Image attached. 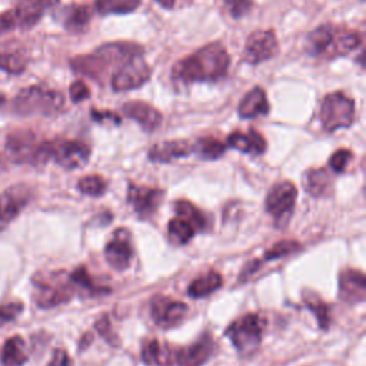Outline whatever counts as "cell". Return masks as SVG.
<instances>
[{
	"label": "cell",
	"mask_w": 366,
	"mask_h": 366,
	"mask_svg": "<svg viewBox=\"0 0 366 366\" xmlns=\"http://www.w3.org/2000/svg\"><path fill=\"white\" fill-rule=\"evenodd\" d=\"M297 197L296 186L289 182H280L274 184L266 197V210L276 222H286L292 214Z\"/></svg>",
	"instance_id": "cell-10"
},
{
	"label": "cell",
	"mask_w": 366,
	"mask_h": 366,
	"mask_svg": "<svg viewBox=\"0 0 366 366\" xmlns=\"http://www.w3.org/2000/svg\"><path fill=\"white\" fill-rule=\"evenodd\" d=\"M360 43L362 36L356 30L333 24H322L307 34L306 51L313 57L333 59L349 54L359 47Z\"/></svg>",
	"instance_id": "cell-3"
},
{
	"label": "cell",
	"mask_w": 366,
	"mask_h": 366,
	"mask_svg": "<svg viewBox=\"0 0 366 366\" xmlns=\"http://www.w3.org/2000/svg\"><path fill=\"white\" fill-rule=\"evenodd\" d=\"M96 329H97V332H99L103 337L107 339L109 343L114 345V339H113L114 335H113L112 330H110V323H109L107 316H102V317L96 322Z\"/></svg>",
	"instance_id": "cell-43"
},
{
	"label": "cell",
	"mask_w": 366,
	"mask_h": 366,
	"mask_svg": "<svg viewBox=\"0 0 366 366\" xmlns=\"http://www.w3.org/2000/svg\"><path fill=\"white\" fill-rule=\"evenodd\" d=\"M167 230H169L170 239L176 244H186V243H189L192 240V237L194 236V233H196L194 227L189 222L182 219V217L172 219L169 222Z\"/></svg>",
	"instance_id": "cell-34"
},
{
	"label": "cell",
	"mask_w": 366,
	"mask_h": 366,
	"mask_svg": "<svg viewBox=\"0 0 366 366\" xmlns=\"http://www.w3.org/2000/svg\"><path fill=\"white\" fill-rule=\"evenodd\" d=\"M142 359L147 365H159V366H172L173 365V352L160 345L157 340H149L143 345Z\"/></svg>",
	"instance_id": "cell-29"
},
{
	"label": "cell",
	"mask_w": 366,
	"mask_h": 366,
	"mask_svg": "<svg viewBox=\"0 0 366 366\" xmlns=\"http://www.w3.org/2000/svg\"><path fill=\"white\" fill-rule=\"evenodd\" d=\"M89 96H90V90H89V87L86 86L84 81L77 80V81H74V83L70 86V97H71V100H73L74 103L83 102V100L89 99Z\"/></svg>",
	"instance_id": "cell-41"
},
{
	"label": "cell",
	"mask_w": 366,
	"mask_h": 366,
	"mask_svg": "<svg viewBox=\"0 0 366 366\" xmlns=\"http://www.w3.org/2000/svg\"><path fill=\"white\" fill-rule=\"evenodd\" d=\"M224 150L226 144L214 137H202L193 146V152H196L202 159L206 160L219 159L224 153Z\"/></svg>",
	"instance_id": "cell-33"
},
{
	"label": "cell",
	"mask_w": 366,
	"mask_h": 366,
	"mask_svg": "<svg viewBox=\"0 0 366 366\" xmlns=\"http://www.w3.org/2000/svg\"><path fill=\"white\" fill-rule=\"evenodd\" d=\"M64 106V96L53 89L43 86H30L14 97L13 112L20 116H53L57 114Z\"/></svg>",
	"instance_id": "cell-4"
},
{
	"label": "cell",
	"mask_w": 366,
	"mask_h": 366,
	"mask_svg": "<svg viewBox=\"0 0 366 366\" xmlns=\"http://www.w3.org/2000/svg\"><path fill=\"white\" fill-rule=\"evenodd\" d=\"M3 102H4V96H3V94H0V106L3 104Z\"/></svg>",
	"instance_id": "cell-46"
},
{
	"label": "cell",
	"mask_w": 366,
	"mask_h": 366,
	"mask_svg": "<svg viewBox=\"0 0 366 366\" xmlns=\"http://www.w3.org/2000/svg\"><path fill=\"white\" fill-rule=\"evenodd\" d=\"M133 256L132 244L129 242V233L124 229H119L113 233V239L104 247V257L110 267L114 270H124L129 267Z\"/></svg>",
	"instance_id": "cell-16"
},
{
	"label": "cell",
	"mask_w": 366,
	"mask_h": 366,
	"mask_svg": "<svg viewBox=\"0 0 366 366\" xmlns=\"http://www.w3.org/2000/svg\"><path fill=\"white\" fill-rule=\"evenodd\" d=\"M106 187H107L106 180H104L102 176H99V174L84 176V177L80 179L79 183H77V189H79L83 194L93 196V197L102 196V194L106 192Z\"/></svg>",
	"instance_id": "cell-36"
},
{
	"label": "cell",
	"mask_w": 366,
	"mask_h": 366,
	"mask_svg": "<svg viewBox=\"0 0 366 366\" xmlns=\"http://www.w3.org/2000/svg\"><path fill=\"white\" fill-rule=\"evenodd\" d=\"M263 330L264 319L257 313H247L234 320L224 333L239 352H250L260 345Z\"/></svg>",
	"instance_id": "cell-8"
},
{
	"label": "cell",
	"mask_w": 366,
	"mask_h": 366,
	"mask_svg": "<svg viewBox=\"0 0 366 366\" xmlns=\"http://www.w3.org/2000/svg\"><path fill=\"white\" fill-rule=\"evenodd\" d=\"M36 303L43 309H50L67 303L74 295V285L70 277L64 279L63 273H51L46 277L36 279Z\"/></svg>",
	"instance_id": "cell-7"
},
{
	"label": "cell",
	"mask_w": 366,
	"mask_h": 366,
	"mask_svg": "<svg viewBox=\"0 0 366 366\" xmlns=\"http://www.w3.org/2000/svg\"><path fill=\"white\" fill-rule=\"evenodd\" d=\"M49 366H71V359L63 349H56Z\"/></svg>",
	"instance_id": "cell-44"
},
{
	"label": "cell",
	"mask_w": 366,
	"mask_h": 366,
	"mask_svg": "<svg viewBox=\"0 0 366 366\" xmlns=\"http://www.w3.org/2000/svg\"><path fill=\"white\" fill-rule=\"evenodd\" d=\"M164 9H172L174 6V0H154Z\"/></svg>",
	"instance_id": "cell-45"
},
{
	"label": "cell",
	"mask_w": 366,
	"mask_h": 366,
	"mask_svg": "<svg viewBox=\"0 0 366 366\" xmlns=\"http://www.w3.org/2000/svg\"><path fill=\"white\" fill-rule=\"evenodd\" d=\"M230 56L220 43H210L179 60L172 69V77L183 84L194 81H217L227 74Z\"/></svg>",
	"instance_id": "cell-1"
},
{
	"label": "cell",
	"mask_w": 366,
	"mask_h": 366,
	"mask_svg": "<svg viewBox=\"0 0 366 366\" xmlns=\"http://www.w3.org/2000/svg\"><path fill=\"white\" fill-rule=\"evenodd\" d=\"M355 120V102L342 92H333L323 97L320 104V122L326 132L349 127Z\"/></svg>",
	"instance_id": "cell-6"
},
{
	"label": "cell",
	"mask_w": 366,
	"mask_h": 366,
	"mask_svg": "<svg viewBox=\"0 0 366 366\" xmlns=\"http://www.w3.org/2000/svg\"><path fill=\"white\" fill-rule=\"evenodd\" d=\"M29 355L26 343L20 336H11L6 340L1 350V362L4 366H21L27 362Z\"/></svg>",
	"instance_id": "cell-28"
},
{
	"label": "cell",
	"mask_w": 366,
	"mask_h": 366,
	"mask_svg": "<svg viewBox=\"0 0 366 366\" xmlns=\"http://www.w3.org/2000/svg\"><path fill=\"white\" fill-rule=\"evenodd\" d=\"M303 187L313 197H325L332 192V176L326 169H309L303 174Z\"/></svg>",
	"instance_id": "cell-25"
},
{
	"label": "cell",
	"mask_w": 366,
	"mask_h": 366,
	"mask_svg": "<svg viewBox=\"0 0 366 366\" xmlns=\"http://www.w3.org/2000/svg\"><path fill=\"white\" fill-rule=\"evenodd\" d=\"M302 296L307 309L316 316L319 327L327 329L330 323V316H329V306L326 305V302L313 290H303Z\"/></svg>",
	"instance_id": "cell-31"
},
{
	"label": "cell",
	"mask_w": 366,
	"mask_h": 366,
	"mask_svg": "<svg viewBox=\"0 0 366 366\" xmlns=\"http://www.w3.org/2000/svg\"><path fill=\"white\" fill-rule=\"evenodd\" d=\"M93 11L89 6L86 4H71L69 7H66L64 10V27L71 31V33H80L83 31L90 20H92Z\"/></svg>",
	"instance_id": "cell-26"
},
{
	"label": "cell",
	"mask_w": 366,
	"mask_h": 366,
	"mask_svg": "<svg viewBox=\"0 0 366 366\" xmlns=\"http://www.w3.org/2000/svg\"><path fill=\"white\" fill-rule=\"evenodd\" d=\"M59 0H19L14 10L17 17V24L21 27L34 26L43 14L53 9Z\"/></svg>",
	"instance_id": "cell-20"
},
{
	"label": "cell",
	"mask_w": 366,
	"mask_h": 366,
	"mask_svg": "<svg viewBox=\"0 0 366 366\" xmlns=\"http://www.w3.org/2000/svg\"><path fill=\"white\" fill-rule=\"evenodd\" d=\"M17 24V17L14 10H6L0 13V34L11 31Z\"/></svg>",
	"instance_id": "cell-40"
},
{
	"label": "cell",
	"mask_w": 366,
	"mask_h": 366,
	"mask_svg": "<svg viewBox=\"0 0 366 366\" xmlns=\"http://www.w3.org/2000/svg\"><path fill=\"white\" fill-rule=\"evenodd\" d=\"M152 76V69L143 54L130 57L113 73L110 84L114 92H127L143 86Z\"/></svg>",
	"instance_id": "cell-9"
},
{
	"label": "cell",
	"mask_w": 366,
	"mask_h": 366,
	"mask_svg": "<svg viewBox=\"0 0 366 366\" xmlns=\"http://www.w3.org/2000/svg\"><path fill=\"white\" fill-rule=\"evenodd\" d=\"M269 102L266 92L256 86L252 90H249L244 97L240 100L237 113L243 119H253L257 116H264L269 113Z\"/></svg>",
	"instance_id": "cell-23"
},
{
	"label": "cell",
	"mask_w": 366,
	"mask_h": 366,
	"mask_svg": "<svg viewBox=\"0 0 366 366\" xmlns=\"http://www.w3.org/2000/svg\"><path fill=\"white\" fill-rule=\"evenodd\" d=\"M140 6V0H96L94 7L100 14H126Z\"/></svg>",
	"instance_id": "cell-32"
},
{
	"label": "cell",
	"mask_w": 366,
	"mask_h": 366,
	"mask_svg": "<svg viewBox=\"0 0 366 366\" xmlns=\"http://www.w3.org/2000/svg\"><path fill=\"white\" fill-rule=\"evenodd\" d=\"M126 117L137 122L144 132H154L162 123L160 112L142 100H132L123 104L122 107Z\"/></svg>",
	"instance_id": "cell-19"
},
{
	"label": "cell",
	"mask_w": 366,
	"mask_h": 366,
	"mask_svg": "<svg viewBox=\"0 0 366 366\" xmlns=\"http://www.w3.org/2000/svg\"><path fill=\"white\" fill-rule=\"evenodd\" d=\"M226 9L233 19H240L252 10V0H224Z\"/></svg>",
	"instance_id": "cell-39"
},
{
	"label": "cell",
	"mask_w": 366,
	"mask_h": 366,
	"mask_svg": "<svg viewBox=\"0 0 366 366\" xmlns=\"http://www.w3.org/2000/svg\"><path fill=\"white\" fill-rule=\"evenodd\" d=\"M139 54H143L142 46L127 41H116L103 44L90 54L77 56L70 64L73 71L93 80H102L112 66L123 64L130 57Z\"/></svg>",
	"instance_id": "cell-2"
},
{
	"label": "cell",
	"mask_w": 366,
	"mask_h": 366,
	"mask_svg": "<svg viewBox=\"0 0 366 366\" xmlns=\"http://www.w3.org/2000/svg\"><path fill=\"white\" fill-rule=\"evenodd\" d=\"M53 142H37L29 130H19L7 136L6 153L13 163L40 166L51 159Z\"/></svg>",
	"instance_id": "cell-5"
},
{
	"label": "cell",
	"mask_w": 366,
	"mask_h": 366,
	"mask_svg": "<svg viewBox=\"0 0 366 366\" xmlns=\"http://www.w3.org/2000/svg\"><path fill=\"white\" fill-rule=\"evenodd\" d=\"M30 189L26 184H13L0 193V222H10L29 203Z\"/></svg>",
	"instance_id": "cell-17"
},
{
	"label": "cell",
	"mask_w": 366,
	"mask_h": 366,
	"mask_svg": "<svg viewBox=\"0 0 366 366\" xmlns=\"http://www.w3.org/2000/svg\"><path fill=\"white\" fill-rule=\"evenodd\" d=\"M214 340L210 333L202 335L194 343L173 352V363L177 366H202L213 355Z\"/></svg>",
	"instance_id": "cell-14"
},
{
	"label": "cell",
	"mask_w": 366,
	"mask_h": 366,
	"mask_svg": "<svg viewBox=\"0 0 366 366\" xmlns=\"http://www.w3.org/2000/svg\"><path fill=\"white\" fill-rule=\"evenodd\" d=\"M227 146L243 153L259 156L266 150V140L259 132L252 129L247 133L233 132L232 134H229Z\"/></svg>",
	"instance_id": "cell-24"
},
{
	"label": "cell",
	"mask_w": 366,
	"mask_h": 366,
	"mask_svg": "<svg viewBox=\"0 0 366 366\" xmlns=\"http://www.w3.org/2000/svg\"><path fill=\"white\" fill-rule=\"evenodd\" d=\"M173 207L177 217H182L186 222H189L194 227V230H206V227L209 226L204 213L200 209H197L193 203L187 200H177Z\"/></svg>",
	"instance_id": "cell-30"
},
{
	"label": "cell",
	"mask_w": 366,
	"mask_h": 366,
	"mask_svg": "<svg viewBox=\"0 0 366 366\" xmlns=\"http://www.w3.org/2000/svg\"><path fill=\"white\" fill-rule=\"evenodd\" d=\"M366 295V279L360 270L345 269L339 274V296L347 303H360Z\"/></svg>",
	"instance_id": "cell-18"
},
{
	"label": "cell",
	"mask_w": 366,
	"mask_h": 366,
	"mask_svg": "<svg viewBox=\"0 0 366 366\" xmlns=\"http://www.w3.org/2000/svg\"><path fill=\"white\" fill-rule=\"evenodd\" d=\"M300 250V244L296 240H280L274 243L266 253H264V260H274V259H282L287 257L293 253Z\"/></svg>",
	"instance_id": "cell-37"
},
{
	"label": "cell",
	"mask_w": 366,
	"mask_h": 366,
	"mask_svg": "<svg viewBox=\"0 0 366 366\" xmlns=\"http://www.w3.org/2000/svg\"><path fill=\"white\" fill-rule=\"evenodd\" d=\"M352 156H353L352 152L347 150V149H339V150H336V152L330 156V159H329V166H330V169H332L333 172H336V173H342V172L346 169L347 163L350 162Z\"/></svg>",
	"instance_id": "cell-38"
},
{
	"label": "cell",
	"mask_w": 366,
	"mask_h": 366,
	"mask_svg": "<svg viewBox=\"0 0 366 366\" xmlns=\"http://www.w3.org/2000/svg\"><path fill=\"white\" fill-rule=\"evenodd\" d=\"M277 53V39L273 30L253 31L244 44V60L249 64H260Z\"/></svg>",
	"instance_id": "cell-12"
},
{
	"label": "cell",
	"mask_w": 366,
	"mask_h": 366,
	"mask_svg": "<svg viewBox=\"0 0 366 366\" xmlns=\"http://www.w3.org/2000/svg\"><path fill=\"white\" fill-rule=\"evenodd\" d=\"M70 280L73 285H77L80 286L83 290L89 292L90 295H102V293H109L110 289L107 287H102V286H97L93 279L90 277V274L87 273L86 267H77L70 276Z\"/></svg>",
	"instance_id": "cell-35"
},
{
	"label": "cell",
	"mask_w": 366,
	"mask_h": 366,
	"mask_svg": "<svg viewBox=\"0 0 366 366\" xmlns=\"http://www.w3.org/2000/svg\"><path fill=\"white\" fill-rule=\"evenodd\" d=\"M187 305L167 296L157 295L150 302V313L154 323L162 329L179 326L187 315Z\"/></svg>",
	"instance_id": "cell-11"
},
{
	"label": "cell",
	"mask_w": 366,
	"mask_h": 366,
	"mask_svg": "<svg viewBox=\"0 0 366 366\" xmlns=\"http://www.w3.org/2000/svg\"><path fill=\"white\" fill-rule=\"evenodd\" d=\"M51 157L64 169H79L89 162L90 147L79 140L53 142Z\"/></svg>",
	"instance_id": "cell-13"
},
{
	"label": "cell",
	"mask_w": 366,
	"mask_h": 366,
	"mask_svg": "<svg viewBox=\"0 0 366 366\" xmlns=\"http://www.w3.org/2000/svg\"><path fill=\"white\" fill-rule=\"evenodd\" d=\"M21 310H23V306L20 302H13V303H9L7 306L0 307V322H7L14 319Z\"/></svg>",
	"instance_id": "cell-42"
},
{
	"label": "cell",
	"mask_w": 366,
	"mask_h": 366,
	"mask_svg": "<svg viewBox=\"0 0 366 366\" xmlns=\"http://www.w3.org/2000/svg\"><path fill=\"white\" fill-rule=\"evenodd\" d=\"M193 152V146H190L186 140H167L154 144L149 153L147 157L152 162L159 163H169L176 159L187 157Z\"/></svg>",
	"instance_id": "cell-22"
},
{
	"label": "cell",
	"mask_w": 366,
	"mask_h": 366,
	"mask_svg": "<svg viewBox=\"0 0 366 366\" xmlns=\"http://www.w3.org/2000/svg\"><path fill=\"white\" fill-rule=\"evenodd\" d=\"M164 192L156 187L146 186H129L127 200L133 206L134 212L142 217L152 216L162 203Z\"/></svg>",
	"instance_id": "cell-15"
},
{
	"label": "cell",
	"mask_w": 366,
	"mask_h": 366,
	"mask_svg": "<svg viewBox=\"0 0 366 366\" xmlns=\"http://www.w3.org/2000/svg\"><path fill=\"white\" fill-rule=\"evenodd\" d=\"M223 285V277L220 273L214 272V270H210L199 277H196L189 289H187V293L189 296L192 297H196V299H200V297H206L209 295H212L213 292H216L217 289H220Z\"/></svg>",
	"instance_id": "cell-27"
},
{
	"label": "cell",
	"mask_w": 366,
	"mask_h": 366,
	"mask_svg": "<svg viewBox=\"0 0 366 366\" xmlns=\"http://www.w3.org/2000/svg\"><path fill=\"white\" fill-rule=\"evenodd\" d=\"M29 63L26 49L17 41H6L0 44V69L7 73L19 74L24 71Z\"/></svg>",
	"instance_id": "cell-21"
}]
</instances>
